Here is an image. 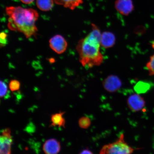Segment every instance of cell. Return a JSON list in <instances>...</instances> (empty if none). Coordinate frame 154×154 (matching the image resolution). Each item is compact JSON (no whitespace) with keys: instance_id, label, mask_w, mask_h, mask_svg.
Instances as JSON below:
<instances>
[{"instance_id":"obj_1","label":"cell","mask_w":154,"mask_h":154,"mask_svg":"<svg viewBox=\"0 0 154 154\" xmlns=\"http://www.w3.org/2000/svg\"><path fill=\"white\" fill-rule=\"evenodd\" d=\"M101 35L97 26L92 24L91 31L79 42L76 49L83 66L92 68L103 63V56L100 51Z\"/></svg>"},{"instance_id":"obj_2","label":"cell","mask_w":154,"mask_h":154,"mask_svg":"<svg viewBox=\"0 0 154 154\" xmlns=\"http://www.w3.org/2000/svg\"><path fill=\"white\" fill-rule=\"evenodd\" d=\"M6 12L9 17L8 26L10 29L22 32L27 38L36 35L38 29L35 22L38 14L35 10L11 6L6 8Z\"/></svg>"},{"instance_id":"obj_3","label":"cell","mask_w":154,"mask_h":154,"mask_svg":"<svg viewBox=\"0 0 154 154\" xmlns=\"http://www.w3.org/2000/svg\"><path fill=\"white\" fill-rule=\"evenodd\" d=\"M135 149L125 142L124 135H121L116 141L106 144L102 148L100 154H129L134 152Z\"/></svg>"},{"instance_id":"obj_4","label":"cell","mask_w":154,"mask_h":154,"mask_svg":"<svg viewBox=\"0 0 154 154\" xmlns=\"http://www.w3.org/2000/svg\"><path fill=\"white\" fill-rule=\"evenodd\" d=\"M127 104L131 111L137 112L142 110L145 106L146 102L139 94H134L129 96Z\"/></svg>"},{"instance_id":"obj_5","label":"cell","mask_w":154,"mask_h":154,"mask_svg":"<svg viewBox=\"0 0 154 154\" xmlns=\"http://www.w3.org/2000/svg\"><path fill=\"white\" fill-rule=\"evenodd\" d=\"M49 42L50 47L57 54H62L66 51L67 43L62 36L57 35L51 38Z\"/></svg>"},{"instance_id":"obj_6","label":"cell","mask_w":154,"mask_h":154,"mask_svg":"<svg viewBox=\"0 0 154 154\" xmlns=\"http://www.w3.org/2000/svg\"><path fill=\"white\" fill-rule=\"evenodd\" d=\"M122 85L120 78L115 75H110L103 82V86L106 91L112 93L118 91Z\"/></svg>"},{"instance_id":"obj_7","label":"cell","mask_w":154,"mask_h":154,"mask_svg":"<svg viewBox=\"0 0 154 154\" xmlns=\"http://www.w3.org/2000/svg\"><path fill=\"white\" fill-rule=\"evenodd\" d=\"M115 6L117 11L125 16L130 14L134 9L132 0H117Z\"/></svg>"},{"instance_id":"obj_8","label":"cell","mask_w":154,"mask_h":154,"mask_svg":"<svg viewBox=\"0 0 154 154\" xmlns=\"http://www.w3.org/2000/svg\"><path fill=\"white\" fill-rule=\"evenodd\" d=\"M61 149L60 142L54 138L46 140L43 144V150L46 154H56Z\"/></svg>"},{"instance_id":"obj_9","label":"cell","mask_w":154,"mask_h":154,"mask_svg":"<svg viewBox=\"0 0 154 154\" xmlns=\"http://www.w3.org/2000/svg\"><path fill=\"white\" fill-rule=\"evenodd\" d=\"M115 35L110 32H105L101 33V45L106 49L112 47L115 43Z\"/></svg>"},{"instance_id":"obj_10","label":"cell","mask_w":154,"mask_h":154,"mask_svg":"<svg viewBox=\"0 0 154 154\" xmlns=\"http://www.w3.org/2000/svg\"><path fill=\"white\" fill-rule=\"evenodd\" d=\"M12 142V137H8L2 135L0 137V154H11Z\"/></svg>"},{"instance_id":"obj_11","label":"cell","mask_w":154,"mask_h":154,"mask_svg":"<svg viewBox=\"0 0 154 154\" xmlns=\"http://www.w3.org/2000/svg\"><path fill=\"white\" fill-rule=\"evenodd\" d=\"M57 4L63 5L66 8L74 10L83 2V0H54Z\"/></svg>"},{"instance_id":"obj_12","label":"cell","mask_w":154,"mask_h":154,"mask_svg":"<svg viewBox=\"0 0 154 154\" xmlns=\"http://www.w3.org/2000/svg\"><path fill=\"white\" fill-rule=\"evenodd\" d=\"M65 112H59L58 113H55L51 115V124L50 127L57 126L59 128L63 127L65 128V120L63 117Z\"/></svg>"},{"instance_id":"obj_13","label":"cell","mask_w":154,"mask_h":154,"mask_svg":"<svg viewBox=\"0 0 154 154\" xmlns=\"http://www.w3.org/2000/svg\"><path fill=\"white\" fill-rule=\"evenodd\" d=\"M36 5L40 10L47 11L51 10L54 6L53 0H36Z\"/></svg>"},{"instance_id":"obj_14","label":"cell","mask_w":154,"mask_h":154,"mask_svg":"<svg viewBox=\"0 0 154 154\" xmlns=\"http://www.w3.org/2000/svg\"><path fill=\"white\" fill-rule=\"evenodd\" d=\"M91 124V120L87 117H82L79 121V126L82 128H88L90 126Z\"/></svg>"},{"instance_id":"obj_15","label":"cell","mask_w":154,"mask_h":154,"mask_svg":"<svg viewBox=\"0 0 154 154\" xmlns=\"http://www.w3.org/2000/svg\"><path fill=\"white\" fill-rule=\"evenodd\" d=\"M146 67L150 75L154 76V54L150 57L149 60L146 63Z\"/></svg>"},{"instance_id":"obj_16","label":"cell","mask_w":154,"mask_h":154,"mask_svg":"<svg viewBox=\"0 0 154 154\" xmlns=\"http://www.w3.org/2000/svg\"><path fill=\"white\" fill-rule=\"evenodd\" d=\"M20 82L16 80H11L9 83V89L12 92L18 91L20 89Z\"/></svg>"},{"instance_id":"obj_17","label":"cell","mask_w":154,"mask_h":154,"mask_svg":"<svg viewBox=\"0 0 154 154\" xmlns=\"http://www.w3.org/2000/svg\"><path fill=\"white\" fill-rule=\"evenodd\" d=\"M0 87H1V93L0 97L2 98L6 95L8 92L7 86L5 83L2 80L0 82Z\"/></svg>"},{"instance_id":"obj_18","label":"cell","mask_w":154,"mask_h":154,"mask_svg":"<svg viewBox=\"0 0 154 154\" xmlns=\"http://www.w3.org/2000/svg\"><path fill=\"white\" fill-rule=\"evenodd\" d=\"M146 85L144 83H138L134 87V90L137 93H141L147 89V88H145Z\"/></svg>"},{"instance_id":"obj_19","label":"cell","mask_w":154,"mask_h":154,"mask_svg":"<svg viewBox=\"0 0 154 154\" xmlns=\"http://www.w3.org/2000/svg\"><path fill=\"white\" fill-rule=\"evenodd\" d=\"M0 37H1V47H3L6 45L7 43V35L5 32H2L0 34Z\"/></svg>"},{"instance_id":"obj_20","label":"cell","mask_w":154,"mask_h":154,"mask_svg":"<svg viewBox=\"0 0 154 154\" xmlns=\"http://www.w3.org/2000/svg\"><path fill=\"white\" fill-rule=\"evenodd\" d=\"M80 154H93L91 151L88 149H85L82 150L81 152L80 153Z\"/></svg>"},{"instance_id":"obj_21","label":"cell","mask_w":154,"mask_h":154,"mask_svg":"<svg viewBox=\"0 0 154 154\" xmlns=\"http://www.w3.org/2000/svg\"><path fill=\"white\" fill-rule=\"evenodd\" d=\"M34 0H20L21 2L25 4H30L33 2Z\"/></svg>"},{"instance_id":"obj_22","label":"cell","mask_w":154,"mask_h":154,"mask_svg":"<svg viewBox=\"0 0 154 154\" xmlns=\"http://www.w3.org/2000/svg\"></svg>"}]
</instances>
